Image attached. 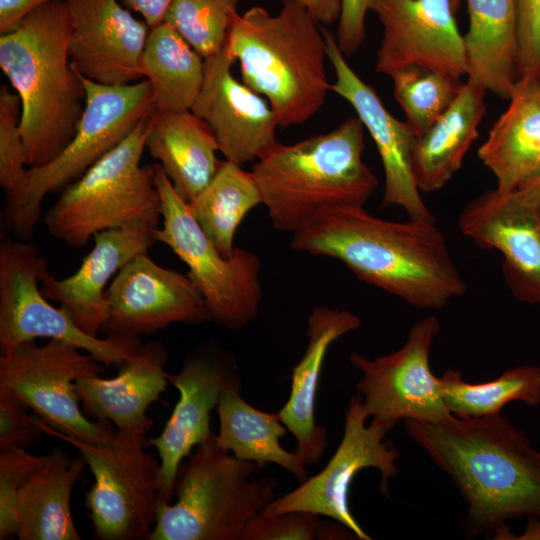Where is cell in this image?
<instances>
[{"instance_id": "1", "label": "cell", "mask_w": 540, "mask_h": 540, "mask_svg": "<svg viewBox=\"0 0 540 540\" xmlns=\"http://www.w3.org/2000/svg\"><path fill=\"white\" fill-rule=\"evenodd\" d=\"M291 247L337 259L358 279L419 309H441L467 290L435 220L395 222L363 206L327 207L293 232Z\"/></svg>"}, {"instance_id": "2", "label": "cell", "mask_w": 540, "mask_h": 540, "mask_svg": "<svg viewBox=\"0 0 540 540\" xmlns=\"http://www.w3.org/2000/svg\"><path fill=\"white\" fill-rule=\"evenodd\" d=\"M406 433L458 487L469 538L495 533L508 520L540 517V451L501 414L405 420Z\"/></svg>"}, {"instance_id": "3", "label": "cell", "mask_w": 540, "mask_h": 540, "mask_svg": "<svg viewBox=\"0 0 540 540\" xmlns=\"http://www.w3.org/2000/svg\"><path fill=\"white\" fill-rule=\"evenodd\" d=\"M72 21L65 0L49 1L0 37V68L21 104L26 163L40 167L72 140L85 103L69 56Z\"/></svg>"}, {"instance_id": "4", "label": "cell", "mask_w": 540, "mask_h": 540, "mask_svg": "<svg viewBox=\"0 0 540 540\" xmlns=\"http://www.w3.org/2000/svg\"><path fill=\"white\" fill-rule=\"evenodd\" d=\"M318 24L294 0H282L276 15L253 6L233 18L225 47L240 64L242 82L267 100L280 128L308 121L331 91Z\"/></svg>"}, {"instance_id": "5", "label": "cell", "mask_w": 540, "mask_h": 540, "mask_svg": "<svg viewBox=\"0 0 540 540\" xmlns=\"http://www.w3.org/2000/svg\"><path fill=\"white\" fill-rule=\"evenodd\" d=\"M363 150L358 117L327 133L273 146L251 171L273 226L293 233L320 209L364 206L378 179L363 162Z\"/></svg>"}, {"instance_id": "6", "label": "cell", "mask_w": 540, "mask_h": 540, "mask_svg": "<svg viewBox=\"0 0 540 540\" xmlns=\"http://www.w3.org/2000/svg\"><path fill=\"white\" fill-rule=\"evenodd\" d=\"M220 447L212 432L178 469L175 503L157 504L148 540H238L245 524L275 499L273 477Z\"/></svg>"}, {"instance_id": "7", "label": "cell", "mask_w": 540, "mask_h": 540, "mask_svg": "<svg viewBox=\"0 0 540 540\" xmlns=\"http://www.w3.org/2000/svg\"><path fill=\"white\" fill-rule=\"evenodd\" d=\"M86 97L83 113L69 144L50 162L27 170L24 180L5 194L1 233L30 240L49 193L62 192L121 143L155 110L147 79L130 84H101L82 76Z\"/></svg>"}, {"instance_id": "8", "label": "cell", "mask_w": 540, "mask_h": 540, "mask_svg": "<svg viewBox=\"0 0 540 540\" xmlns=\"http://www.w3.org/2000/svg\"><path fill=\"white\" fill-rule=\"evenodd\" d=\"M148 118L61 192L44 217L51 236L78 249L105 230L158 226L162 205L154 165H141Z\"/></svg>"}, {"instance_id": "9", "label": "cell", "mask_w": 540, "mask_h": 540, "mask_svg": "<svg viewBox=\"0 0 540 540\" xmlns=\"http://www.w3.org/2000/svg\"><path fill=\"white\" fill-rule=\"evenodd\" d=\"M38 422L44 433L74 446L94 476L85 499L94 538L148 540L156 520L161 470L160 461L145 450L153 422L114 430L100 443L70 438Z\"/></svg>"}, {"instance_id": "10", "label": "cell", "mask_w": 540, "mask_h": 540, "mask_svg": "<svg viewBox=\"0 0 540 540\" xmlns=\"http://www.w3.org/2000/svg\"><path fill=\"white\" fill-rule=\"evenodd\" d=\"M47 273V261L37 245L2 234L0 355L11 353L24 342L49 338L70 343L105 366L120 367L135 357L142 346L140 338L89 335L77 325L69 308L52 306L38 285Z\"/></svg>"}, {"instance_id": "11", "label": "cell", "mask_w": 540, "mask_h": 540, "mask_svg": "<svg viewBox=\"0 0 540 540\" xmlns=\"http://www.w3.org/2000/svg\"><path fill=\"white\" fill-rule=\"evenodd\" d=\"M154 181L162 205V228L157 242L166 244L188 267L187 276L202 294L212 321L227 329H240L255 319L261 298L260 261L236 247L225 258L193 217L188 203L176 192L159 163Z\"/></svg>"}, {"instance_id": "12", "label": "cell", "mask_w": 540, "mask_h": 540, "mask_svg": "<svg viewBox=\"0 0 540 540\" xmlns=\"http://www.w3.org/2000/svg\"><path fill=\"white\" fill-rule=\"evenodd\" d=\"M105 365L76 346L50 339L27 341L0 355V385L22 400L52 430L88 443H100L114 431L110 421H91L79 406L75 382L99 376Z\"/></svg>"}, {"instance_id": "13", "label": "cell", "mask_w": 540, "mask_h": 540, "mask_svg": "<svg viewBox=\"0 0 540 540\" xmlns=\"http://www.w3.org/2000/svg\"><path fill=\"white\" fill-rule=\"evenodd\" d=\"M369 416L362 396H353L346 410L342 440L327 465L289 493L272 500L260 513L266 516L306 511L326 516L350 529L359 540H370L352 514L349 491L355 476L365 468L381 473L380 490L388 495L389 479L396 476L399 450L384 438L390 430Z\"/></svg>"}, {"instance_id": "14", "label": "cell", "mask_w": 540, "mask_h": 540, "mask_svg": "<svg viewBox=\"0 0 540 540\" xmlns=\"http://www.w3.org/2000/svg\"><path fill=\"white\" fill-rule=\"evenodd\" d=\"M439 330L438 319L429 315L414 324L398 350L374 359L350 355L349 362L362 374L356 388L369 417L392 429L401 420L438 422L453 415L444 402L440 377L429 365Z\"/></svg>"}, {"instance_id": "15", "label": "cell", "mask_w": 540, "mask_h": 540, "mask_svg": "<svg viewBox=\"0 0 540 540\" xmlns=\"http://www.w3.org/2000/svg\"><path fill=\"white\" fill-rule=\"evenodd\" d=\"M383 28L375 70L388 76L420 67L460 79L467 74L464 39L453 0H370Z\"/></svg>"}, {"instance_id": "16", "label": "cell", "mask_w": 540, "mask_h": 540, "mask_svg": "<svg viewBox=\"0 0 540 540\" xmlns=\"http://www.w3.org/2000/svg\"><path fill=\"white\" fill-rule=\"evenodd\" d=\"M109 313L102 332L140 338L174 323L212 321L200 291L187 275L158 265L143 253L116 274L106 290Z\"/></svg>"}, {"instance_id": "17", "label": "cell", "mask_w": 540, "mask_h": 540, "mask_svg": "<svg viewBox=\"0 0 540 540\" xmlns=\"http://www.w3.org/2000/svg\"><path fill=\"white\" fill-rule=\"evenodd\" d=\"M234 370L233 361L211 341L191 353L180 372L168 374L180 397L161 434L147 440L161 463L158 502L170 503L180 464L212 433L210 412Z\"/></svg>"}, {"instance_id": "18", "label": "cell", "mask_w": 540, "mask_h": 540, "mask_svg": "<svg viewBox=\"0 0 540 540\" xmlns=\"http://www.w3.org/2000/svg\"><path fill=\"white\" fill-rule=\"evenodd\" d=\"M459 228L478 246L503 257L502 273L512 295L540 305V214L515 191L489 190L469 202Z\"/></svg>"}, {"instance_id": "19", "label": "cell", "mask_w": 540, "mask_h": 540, "mask_svg": "<svg viewBox=\"0 0 540 540\" xmlns=\"http://www.w3.org/2000/svg\"><path fill=\"white\" fill-rule=\"evenodd\" d=\"M235 62L225 46L205 58L203 85L191 111L211 127L226 160L242 166L278 143V124L267 100L234 77Z\"/></svg>"}, {"instance_id": "20", "label": "cell", "mask_w": 540, "mask_h": 540, "mask_svg": "<svg viewBox=\"0 0 540 540\" xmlns=\"http://www.w3.org/2000/svg\"><path fill=\"white\" fill-rule=\"evenodd\" d=\"M323 33L328 60L336 75L330 89L354 108L380 155L385 176L383 206L400 207L409 218L434 220L413 177L411 154L415 132L407 122L387 111L376 91L347 63L336 38L324 29Z\"/></svg>"}, {"instance_id": "21", "label": "cell", "mask_w": 540, "mask_h": 540, "mask_svg": "<svg viewBox=\"0 0 540 540\" xmlns=\"http://www.w3.org/2000/svg\"><path fill=\"white\" fill-rule=\"evenodd\" d=\"M72 32L69 56L84 78L107 85L139 81L140 57L150 27L120 0H65Z\"/></svg>"}, {"instance_id": "22", "label": "cell", "mask_w": 540, "mask_h": 540, "mask_svg": "<svg viewBox=\"0 0 540 540\" xmlns=\"http://www.w3.org/2000/svg\"><path fill=\"white\" fill-rule=\"evenodd\" d=\"M156 228L139 223L95 234L94 246L83 257L78 270L64 279H57L48 272L40 282L42 294L69 308L83 331L98 336L109 313L105 286L124 265L148 253L157 243Z\"/></svg>"}, {"instance_id": "23", "label": "cell", "mask_w": 540, "mask_h": 540, "mask_svg": "<svg viewBox=\"0 0 540 540\" xmlns=\"http://www.w3.org/2000/svg\"><path fill=\"white\" fill-rule=\"evenodd\" d=\"M361 326L360 318L347 310L315 307L307 319V346L292 369L288 401L278 412L296 441V454L303 464L319 462L327 446V430L316 423L315 403L319 378L331 344Z\"/></svg>"}, {"instance_id": "24", "label": "cell", "mask_w": 540, "mask_h": 540, "mask_svg": "<svg viewBox=\"0 0 540 540\" xmlns=\"http://www.w3.org/2000/svg\"><path fill=\"white\" fill-rule=\"evenodd\" d=\"M509 100L478 150L502 193L540 175V74L520 76Z\"/></svg>"}, {"instance_id": "25", "label": "cell", "mask_w": 540, "mask_h": 540, "mask_svg": "<svg viewBox=\"0 0 540 540\" xmlns=\"http://www.w3.org/2000/svg\"><path fill=\"white\" fill-rule=\"evenodd\" d=\"M167 350L160 341L142 344L134 358L118 367L113 378L90 376L75 382L84 413L97 420L110 421L117 429L153 422L146 416L169 383L164 367Z\"/></svg>"}, {"instance_id": "26", "label": "cell", "mask_w": 540, "mask_h": 540, "mask_svg": "<svg viewBox=\"0 0 540 540\" xmlns=\"http://www.w3.org/2000/svg\"><path fill=\"white\" fill-rule=\"evenodd\" d=\"M145 148L188 203L213 179L222 161L211 127L191 110H154L148 118Z\"/></svg>"}, {"instance_id": "27", "label": "cell", "mask_w": 540, "mask_h": 540, "mask_svg": "<svg viewBox=\"0 0 540 540\" xmlns=\"http://www.w3.org/2000/svg\"><path fill=\"white\" fill-rule=\"evenodd\" d=\"M467 81L509 99L519 78L516 0H467Z\"/></svg>"}, {"instance_id": "28", "label": "cell", "mask_w": 540, "mask_h": 540, "mask_svg": "<svg viewBox=\"0 0 540 540\" xmlns=\"http://www.w3.org/2000/svg\"><path fill=\"white\" fill-rule=\"evenodd\" d=\"M486 91L466 81L450 107L422 134L416 136L411 167L420 191L441 189L460 169L478 136L486 111Z\"/></svg>"}, {"instance_id": "29", "label": "cell", "mask_w": 540, "mask_h": 540, "mask_svg": "<svg viewBox=\"0 0 540 540\" xmlns=\"http://www.w3.org/2000/svg\"><path fill=\"white\" fill-rule=\"evenodd\" d=\"M86 466L81 455L72 458L62 448L53 447L44 464L19 490V540L82 539L73 522L70 498Z\"/></svg>"}, {"instance_id": "30", "label": "cell", "mask_w": 540, "mask_h": 540, "mask_svg": "<svg viewBox=\"0 0 540 540\" xmlns=\"http://www.w3.org/2000/svg\"><path fill=\"white\" fill-rule=\"evenodd\" d=\"M216 411L219 417L217 444L236 458L263 467L273 463L300 482L308 478L305 465L296 454L280 445L287 432L278 413H267L248 404L241 396L240 377L232 373L222 388Z\"/></svg>"}, {"instance_id": "31", "label": "cell", "mask_w": 540, "mask_h": 540, "mask_svg": "<svg viewBox=\"0 0 540 540\" xmlns=\"http://www.w3.org/2000/svg\"><path fill=\"white\" fill-rule=\"evenodd\" d=\"M140 71L151 84L156 110H191L203 85L205 59L168 22L149 29Z\"/></svg>"}, {"instance_id": "32", "label": "cell", "mask_w": 540, "mask_h": 540, "mask_svg": "<svg viewBox=\"0 0 540 540\" xmlns=\"http://www.w3.org/2000/svg\"><path fill=\"white\" fill-rule=\"evenodd\" d=\"M259 204L262 199L252 172L227 160L222 161L210 183L188 202L200 228L225 258L234 255V237L241 221Z\"/></svg>"}, {"instance_id": "33", "label": "cell", "mask_w": 540, "mask_h": 540, "mask_svg": "<svg viewBox=\"0 0 540 540\" xmlns=\"http://www.w3.org/2000/svg\"><path fill=\"white\" fill-rule=\"evenodd\" d=\"M441 392L451 414L481 418L500 414L513 401L535 407L540 404V367L525 365L504 371L498 378L466 382L459 371L449 369L440 376Z\"/></svg>"}, {"instance_id": "34", "label": "cell", "mask_w": 540, "mask_h": 540, "mask_svg": "<svg viewBox=\"0 0 540 540\" xmlns=\"http://www.w3.org/2000/svg\"><path fill=\"white\" fill-rule=\"evenodd\" d=\"M406 122L419 136L454 102L464 83L436 71L410 67L391 76Z\"/></svg>"}, {"instance_id": "35", "label": "cell", "mask_w": 540, "mask_h": 540, "mask_svg": "<svg viewBox=\"0 0 540 540\" xmlns=\"http://www.w3.org/2000/svg\"><path fill=\"white\" fill-rule=\"evenodd\" d=\"M241 0H174L164 21L205 59L225 45Z\"/></svg>"}, {"instance_id": "36", "label": "cell", "mask_w": 540, "mask_h": 540, "mask_svg": "<svg viewBox=\"0 0 540 540\" xmlns=\"http://www.w3.org/2000/svg\"><path fill=\"white\" fill-rule=\"evenodd\" d=\"M335 540L358 539L344 525L322 522L320 515L290 511L266 516L254 515L243 527L238 540Z\"/></svg>"}, {"instance_id": "37", "label": "cell", "mask_w": 540, "mask_h": 540, "mask_svg": "<svg viewBox=\"0 0 540 540\" xmlns=\"http://www.w3.org/2000/svg\"><path fill=\"white\" fill-rule=\"evenodd\" d=\"M21 104L6 84L0 86V186L8 193L25 178L26 153L20 129Z\"/></svg>"}, {"instance_id": "38", "label": "cell", "mask_w": 540, "mask_h": 540, "mask_svg": "<svg viewBox=\"0 0 540 540\" xmlns=\"http://www.w3.org/2000/svg\"><path fill=\"white\" fill-rule=\"evenodd\" d=\"M47 455L30 454L25 448L0 450V540L16 536L19 490L44 464Z\"/></svg>"}, {"instance_id": "39", "label": "cell", "mask_w": 540, "mask_h": 540, "mask_svg": "<svg viewBox=\"0 0 540 540\" xmlns=\"http://www.w3.org/2000/svg\"><path fill=\"white\" fill-rule=\"evenodd\" d=\"M30 409L5 386L0 385V450L26 448L39 441L43 430Z\"/></svg>"}, {"instance_id": "40", "label": "cell", "mask_w": 540, "mask_h": 540, "mask_svg": "<svg viewBox=\"0 0 540 540\" xmlns=\"http://www.w3.org/2000/svg\"><path fill=\"white\" fill-rule=\"evenodd\" d=\"M519 77L540 74V0H516Z\"/></svg>"}, {"instance_id": "41", "label": "cell", "mask_w": 540, "mask_h": 540, "mask_svg": "<svg viewBox=\"0 0 540 540\" xmlns=\"http://www.w3.org/2000/svg\"><path fill=\"white\" fill-rule=\"evenodd\" d=\"M369 4L370 0H342L336 40L345 56L356 52L365 39Z\"/></svg>"}, {"instance_id": "42", "label": "cell", "mask_w": 540, "mask_h": 540, "mask_svg": "<svg viewBox=\"0 0 540 540\" xmlns=\"http://www.w3.org/2000/svg\"><path fill=\"white\" fill-rule=\"evenodd\" d=\"M55 0H0V33L14 30L22 20L41 5Z\"/></svg>"}, {"instance_id": "43", "label": "cell", "mask_w": 540, "mask_h": 540, "mask_svg": "<svg viewBox=\"0 0 540 540\" xmlns=\"http://www.w3.org/2000/svg\"><path fill=\"white\" fill-rule=\"evenodd\" d=\"M127 8L139 13L151 28L163 22L174 0H120Z\"/></svg>"}, {"instance_id": "44", "label": "cell", "mask_w": 540, "mask_h": 540, "mask_svg": "<svg viewBox=\"0 0 540 540\" xmlns=\"http://www.w3.org/2000/svg\"><path fill=\"white\" fill-rule=\"evenodd\" d=\"M303 6L312 17L322 24H332L338 21L342 0H294Z\"/></svg>"}, {"instance_id": "45", "label": "cell", "mask_w": 540, "mask_h": 540, "mask_svg": "<svg viewBox=\"0 0 540 540\" xmlns=\"http://www.w3.org/2000/svg\"><path fill=\"white\" fill-rule=\"evenodd\" d=\"M514 191L540 214V175Z\"/></svg>"}, {"instance_id": "46", "label": "cell", "mask_w": 540, "mask_h": 540, "mask_svg": "<svg viewBox=\"0 0 540 540\" xmlns=\"http://www.w3.org/2000/svg\"><path fill=\"white\" fill-rule=\"evenodd\" d=\"M513 539L540 540V517H528L523 533Z\"/></svg>"}, {"instance_id": "47", "label": "cell", "mask_w": 540, "mask_h": 540, "mask_svg": "<svg viewBox=\"0 0 540 540\" xmlns=\"http://www.w3.org/2000/svg\"><path fill=\"white\" fill-rule=\"evenodd\" d=\"M453 1H454L455 5L458 6L460 0H453Z\"/></svg>"}]
</instances>
